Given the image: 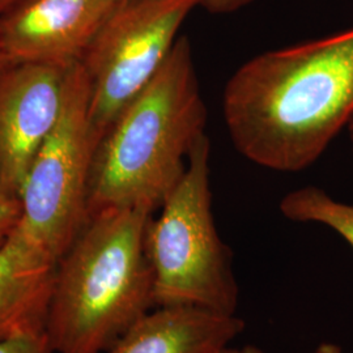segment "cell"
<instances>
[{"label":"cell","mask_w":353,"mask_h":353,"mask_svg":"<svg viewBox=\"0 0 353 353\" xmlns=\"http://www.w3.org/2000/svg\"><path fill=\"white\" fill-rule=\"evenodd\" d=\"M223 114L233 145L270 170L314 164L353 117V28L265 51L228 80Z\"/></svg>","instance_id":"6da1fadb"},{"label":"cell","mask_w":353,"mask_h":353,"mask_svg":"<svg viewBox=\"0 0 353 353\" xmlns=\"http://www.w3.org/2000/svg\"><path fill=\"white\" fill-rule=\"evenodd\" d=\"M205 123L192 48L182 36L100 140L89 183V217L112 208L156 214L185 174Z\"/></svg>","instance_id":"7a4b0ae2"},{"label":"cell","mask_w":353,"mask_h":353,"mask_svg":"<svg viewBox=\"0 0 353 353\" xmlns=\"http://www.w3.org/2000/svg\"><path fill=\"white\" fill-rule=\"evenodd\" d=\"M153 214L112 208L89 217L57 263L45 326L52 353H105L156 307L145 252Z\"/></svg>","instance_id":"3957f363"},{"label":"cell","mask_w":353,"mask_h":353,"mask_svg":"<svg viewBox=\"0 0 353 353\" xmlns=\"http://www.w3.org/2000/svg\"><path fill=\"white\" fill-rule=\"evenodd\" d=\"M211 141L190 153L183 176L152 216L145 252L154 276L156 307L189 306L236 316L240 288L233 254L217 233L212 212Z\"/></svg>","instance_id":"277c9868"},{"label":"cell","mask_w":353,"mask_h":353,"mask_svg":"<svg viewBox=\"0 0 353 353\" xmlns=\"http://www.w3.org/2000/svg\"><path fill=\"white\" fill-rule=\"evenodd\" d=\"M100 140L90 118L88 76L76 62L68 70L58 121L26 176L16 228L57 263L88 223L89 183Z\"/></svg>","instance_id":"5b68a950"},{"label":"cell","mask_w":353,"mask_h":353,"mask_svg":"<svg viewBox=\"0 0 353 353\" xmlns=\"http://www.w3.org/2000/svg\"><path fill=\"white\" fill-rule=\"evenodd\" d=\"M198 0H123L103 23L80 62L90 85V118L108 128L169 57Z\"/></svg>","instance_id":"8992f818"},{"label":"cell","mask_w":353,"mask_h":353,"mask_svg":"<svg viewBox=\"0 0 353 353\" xmlns=\"http://www.w3.org/2000/svg\"><path fill=\"white\" fill-rule=\"evenodd\" d=\"M71 65L17 64L0 76V192L21 195L61 114Z\"/></svg>","instance_id":"52a82bcc"},{"label":"cell","mask_w":353,"mask_h":353,"mask_svg":"<svg viewBox=\"0 0 353 353\" xmlns=\"http://www.w3.org/2000/svg\"><path fill=\"white\" fill-rule=\"evenodd\" d=\"M123 0H19L0 14V54L10 65L80 62Z\"/></svg>","instance_id":"ba28073f"},{"label":"cell","mask_w":353,"mask_h":353,"mask_svg":"<svg viewBox=\"0 0 353 353\" xmlns=\"http://www.w3.org/2000/svg\"><path fill=\"white\" fill-rule=\"evenodd\" d=\"M55 270L17 229L0 246V341L45 332Z\"/></svg>","instance_id":"9c48e42d"},{"label":"cell","mask_w":353,"mask_h":353,"mask_svg":"<svg viewBox=\"0 0 353 353\" xmlns=\"http://www.w3.org/2000/svg\"><path fill=\"white\" fill-rule=\"evenodd\" d=\"M245 328L236 316L198 307H154L105 353H217Z\"/></svg>","instance_id":"30bf717a"},{"label":"cell","mask_w":353,"mask_h":353,"mask_svg":"<svg viewBox=\"0 0 353 353\" xmlns=\"http://www.w3.org/2000/svg\"><path fill=\"white\" fill-rule=\"evenodd\" d=\"M284 217L332 229L353 249V204L334 199L325 190L305 186L288 192L279 204Z\"/></svg>","instance_id":"8fae6325"},{"label":"cell","mask_w":353,"mask_h":353,"mask_svg":"<svg viewBox=\"0 0 353 353\" xmlns=\"http://www.w3.org/2000/svg\"><path fill=\"white\" fill-rule=\"evenodd\" d=\"M23 214L20 196L0 192V246L10 239Z\"/></svg>","instance_id":"7c38bea8"},{"label":"cell","mask_w":353,"mask_h":353,"mask_svg":"<svg viewBox=\"0 0 353 353\" xmlns=\"http://www.w3.org/2000/svg\"><path fill=\"white\" fill-rule=\"evenodd\" d=\"M0 353H52L45 332L26 334L0 341Z\"/></svg>","instance_id":"4fadbf2b"},{"label":"cell","mask_w":353,"mask_h":353,"mask_svg":"<svg viewBox=\"0 0 353 353\" xmlns=\"http://www.w3.org/2000/svg\"><path fill=\"white\" fill-rule=\"evenodd\" d=\"M199 7L212 14H229L248 7L254 0H198Z\"/></svg>","instance_id":"5bb4252c"},{"label":"cell","mask_w":353,"mask_h":353,"mask_svg":"<svg viewBox=\"0 0 353 353\" xmlns=\"http://www.w3.org/2000/svg\"><path fill=\"white\" fill-rule=\"evenodd\" d=\"M241 353H265L262 350H259L255 345H246L241 350ZM312 353H344L341 345L335 344V343H330V341H323L321 343L316 350Z\"/></svg>","instance_id":"9a60e30c"},{"label":"cell","mask_w":353,"mask_h":353,"mask_svg":"<svg viewBox=\"0 0 353 353\" xmlns=\"http://www.w3.org/2000/svg\"><path fill=\"white\" fill-rule=\"evenodd\" d=\"M19 0H0V14L4 12L6 10H8L14 3H17Z\"/></svg>","instance_id":"2e32d148"},{"label":"cell","mask_w":353,"mask_h":353,"mask_svg":"<svg viewBox=\"0 0 353 353\" xmlns=\"http://www.w3.org/2000/svg\"><path fill=\"white\" fill-rule=\"evenodd\" d=\"M8 67H10V64L6 62V59H4V58L1 57V54H0V76H1V74H3Z\"/></svg>","instance_id":"e0dca14e"},{"label":"cell","mask_w":353,"mask_h":353,"mask_svg":"<svg viewBox=\"0 0 353 353\" xmlns=\"http://www.w3.org/2000/svg\"><path fill=\"white\" fill-rule=\"evenodd\" d=\"M347 131H348V134H350V139H351V144H352V151H353V117L352 119L350 121V123H348V126H347Z\"/></svg>","instance_id":"ac0fdd59"},{"label":"cell","mask_w":353,"mask_h":353,"mask_svg":"<svg viewBox=\"0 0 353 353\" xmlns=\"http://www.w3.org/2000/svg\"><path fill=\"white\" fill-rule=\"evenodd\" d=\"M217 353H241V350H236V348L227 347V348H224V350H221V351H219Z\"/></svg>","instance_id":"d6986e66"}]
</instances>
